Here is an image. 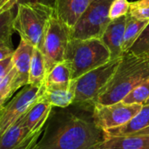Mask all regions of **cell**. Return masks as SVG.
Returning a JSON list of instances; mask_svg holds the SVG:
<instances>
[{
	"label": "cell",
	"instance_id": "1",
	"mask_svg": "<svg viewBox=\"0 0 149 149\" xmlns=\"http://www.w3.org/2000/svg\"><path fill=\"white\" fill-rule=\"evenodd\" d=\"M93 107H53L35 149H98L106 139L93 117Z\"/></svg>",
	"mask_w": 149,
	"mask_h": 149
},
{
	"label": "cell",
	"instance_id": "2",
	"mask_svg": "<svg viewBox=\"0 0 149 149\" xmlns=\"http://www.w3.org/2000/svg\"><path fill=\"white\" fill-rule=\"evenodd\" d=\"M149 77V58L125 52L111 79L100 92L96 104L111 105L121 101Z\"/></svg>",
	"mask_w": 149,
	"mask_h": 149
},
{
	"label": "cell",
	"instance_id": "3",
	"mask_svg": "<svg viewBox=\"0 0 149 149\" xmlns=\"http://www.w3.org/2000/svg\"><path fill=\"white\" fill-rule=\"evenodd\" d=\"M52 14L53 7L39 1L18 3L13 29L21 39L41 50L48 21Z\"/></svg>",
	"mask_w": 149,
	"mask_h": 149
},
{
	"label": "cell",
	"instance_id": "4",
	"mask_svg": "<svg viewBox=\"0 0 149 149\" xmlns=\"http://www.w3.org/2000/svg\"><path fill=\"white\" fill-rule=\"evenodd\" d=\"M110 60L109 50L99 38L70 39L65 56V61L71 69L72 80Z\"/></svg>",
	"mask_w": 149,
	"mask_h": 149
},
{
	"label": "cell",
	"instance_id": "5",
	"mask_svg": "<svg viewBox=\"0 0 149 149\" xmlns=\"http://www.w3.org/2000/svg\"><path fill=\"white\" fill-rule=\"evenodd\" d=\"M120 59L121 58L111 59L107 63L72 80L75 91L72 104L94 107L100 92L117 70Z\"/></svg>",
	"mask_w": 149,
	"mask_h": 149
},
{
	"label": "cell",
	"instance_id": "6",
	"mask_svg": "<svg viewBox=\"0 0 149 149\" xmlns=\"http://www.w3.org/2000/svg\"><path fill=\"white\" fill-rule=\"evenodd\" d=\"M113 0H93L76 24L71 29V39H100L111 20L109 8Z\"/></svg>",
	"mask_w": 149,
	"mask_h": 149
},
{
	"label": "cell",
	"instance_id": "7",
	"mask_svg": "<svg viewBox=\"0 0 149 149\" xmlns=\"http://www.w3.org/2000/svg\"><path fill=\"white\" fill-rule=\"evenodd\" d=\"M71 39V29L59 20L54 12L51 16L41 48L46 73L57 64L65 60V52Z\"/></svg>",
	"mask_w": 149,
	"mask_h": 149
},
{
	"label": "cell",
	"instance_id": "8",
	"mask_svg": "<svg viewBox=\"0 0 149 149\" xmlns=\"http://www.w3.org/2000/svg\"><path fill=\"white\" fill-rule=\"evenodd\" d=\"M45 85H27L11 100L0 107V139L42 97Z\"/></svg>",
	"mask_w": 149,
	"mask_h": 149
},
{
	"label": "cell",
	"instance_id": "9",
	"mask_svg": "<svg viewBox=\"0 0 149 149\" xmlns=\"http://www.w3.org/2000/svg\"><path fill=\"white\" fill-rule=\"evenodd\" d=\"M142 107L141 104H127L122 100L111 105L96 104L93 108V117L96 126L107 131L127 124Z\"/></svg>",
	"mask_w": 149,
	"mask_h": 149
},
{
	"label": "cell",
	"instance_id": "10",
	"mask_svg": "<svg viewBox=\"0 0 149 149\" xmlns=\"http://www.w3.org/2000/svg\"><path fill=\"white\" fill-rule=\"evenodd\" d=\"M23 115L0 139V149H35L42 134H31L25 128Z\"/></svg>",
	"mask_w": 149,
	"mask_h": 149
},
{
	"label": "cell",
	"instance_id": "11",
	"mask_svg": "<svg viewBox=\"0 0 149 149\" xmlns=\"http://www.w3.org/2000/svg\"><path fill=\"white\" fill-rule=\"evenodd\" d=\"M34 46L21 39L17 48L12 54L13 66L16 69L17 74L15 78V90L24 87L28 85L29 72L33 53Z\"/></svg>",
	"mask_w": 149,
	"mask_h": 149
},
{
	"label": "cell",
	"instance_id": "12",
	"mask_svg": "<svg viewBox=\"0 0 149 149\" xmlns=\"http://www.w3.org/2000/svg\"><path fill=\"white\" fill-rule=\"evenodd\" d=\"M54 15L72 29L93 0H53Z\"/></svg>",
	"mask_w": 149,
	"mask_h": 149
},
{
	"label": "cell",
	"instance_id": "13",
	"mask_svg": "<svg viewBox=\"0 0 149 149\" xmlns=\"http://www.w3.org/2000/svg\"><path fill=\"white\" fill-rule=\"evenodd\" d=\"M126 23L127 16L111 21L100 38L107 48L109 50L111 59L120 58L124 54L122 51V45Z\"/></svg>",
	"mask_w": 149,
	"mask_h": 149
},
{
	"label": "cell",
	"instance_id": "14",
	"mask_svg": "<svg viewBox=\"0 0 149 149\" xmlns=\"http://www.w3.org/2000/svg\"><path fill=\"white\" fill-rule=\"evenodd\" d=\"M52 107L45 100L40 99L24 117V124L31 134H42L46 121L52 110Z\"/></svg>",
	"mask_w": 149,
	"mask_h": 149
},
{
	"label": "cell",
	"instance_id": "15",
	"mask_svg": "<svg viewBox=\"0 0 149 149\" xmlns=\"http://www.w3.org/2000/svg\"><path fill=\"white\" fill-rule=\"evenodd\" d=\"M149 127V106L143 105L141 111L127 124L113 128L110 130L104 131L105 137H114V136H125L134 134L141 130H143Z\"/></svg>",
	"mask_w": 149,
	"mask_h": 149
},
{
	"label": "cell",
	"instance_id": "16",
	"mask_svg": "<svg viewBox=\"0 0 149 149\" xmlns=\"http://www.w3.org/2000/svg\"><path fill=\"white\" fill-rule=\"evenodd\" d=\"M98 149H149V136L131 134L106 138Z\"/></svg>",
	"mask_w": 149,
	"mask_h": 149
},
{
	"label": "cell",
	"instance_id": "17",
	"mask_svg": "<svg viewBox=\"0 0 149 149\" xmlns=\"http://www.w3.org/2000/svg\"><path fill=\"white\" fill-rule=\"evenodd\" d=\"M75 97L73 81L66 87H50L43 92L41 99L47 101L52 107L65 108L72 105Z\"/></svg>",
	"mask_w": 149,
	"mask_h": 149
},
{
	"label": "cell",
	"instance_id": "18",
	"mask_svg": "<svg viewBox=\"0 0 149 149\" xmlns=\"http://www.w3.org/2000/svg\"><path fill=\"white\" fill-rule=\"evenodd\" d=\"M72 72L66 61L54 65L45 75V86L50 87H66L72 83Z\"/></svg>",
	"mask_w": 149,
	"mask_h": 149
},
{
	"label": "cell",
	"instance_id": "19",
	"mask_svg": "<svg viewBox=\"0 0 149 149\" xmlns=\"http://www.w3.org/2000/svg\"><path fill=\"white\" fill-rule=\"evenodd\" d=\"M148 24L149 20H139L133 17L129 14L127 15V23L122 45L123 53L130 51Z\"/></svg>",
	"mask_w": 149,
	"mask_h": 149
},
{
	"label": "cell",
	"instance_id": "20",
	"mask_svg": "<svg viewBox=\"0 0 149 149\" xmlns=\"http://www.w3.org/2000/svg\"><path fill=\"white\" fill-rule=\"evenodd\" d=\"M45 75L46 69L43 53L39 49L34 47L29 72L28 85L42 86L45 83Z\"/></svg>",
	"mask_w": 149,
	"mask_h": 149
},
{
	"label": "cell",
	"instance_id": "21",
	"mask_svg": "<svg viewBox=\"0 0 149 149\" xmlns=\"http://www.w3.org/2000/svg\"><path fill=\"white\" fill-rule=\"evenodd\" d=\"M16 69L13 68L4 76L0 77V107H3L6 101L15 93V78Z\"/></svg>",
	"mask_w": 149,
	"mask_h": 149
},
{
	"label": "cell",
	"instance_id": "22",
	"mask_svg": "<svg viewBox=\"0 0 149 149\" xmlns=\"http://www.w3.org/2000/svg\"><path fill=\"white\" fill-rule=\"evenodd\" d=\"M149 99V77L133 89L122 100L127 104L144 105Z\"/></svg>",
	"mask_w": 149,
	"mask_h": 149
},
{
	"label": "cell",
	"instance_id": "23",
	"mask_svg": "<svg viewBox=\"0 0 149 149\" xmlns=\"http://www.w3.org/2000/svg\"><path fill=\"white\" fill-rule=\"evenodd\" d=\"M13 8L4 10L0 14V43L11 42L13 33Z\"/></svg>",
	"mask_w": 149,
	"mask_h": 149
},
{
	"label": "cell",
	"instance_id": "24",
	"mask_svg": "<svg viewBox=\"0 0 149 149\" xmlns=\"http://www.w3.org/2000/svg\"><path fill=\"white\" fill-rule=\"evenodd\" d=\"M128 14L139 20H149V0L131 2Z\"/></svg>",
	"mask_w": 149,
	"mask_h": 149
},
{
	"label": "cell",
	"instance_id": "25",
	"mask_svg": "<svg viewBox=\"0 0 149 149\" xmlns=\"http://www.w3.org/2000/svg\"><path fill=\"white\" fill-rule=\"evenodd\" d=\"M130 2L128 0H113L109 8V18L111 21L127 16L129 12Z\"/></svg>",
	"mask_w": 149,
	"mask_h": 149
},
{
	"label": "cell",
	"instance_id": "26",
	"mask_svg": "<svg viewBox=\"0 0 149 149\" xmlns=\"http://www.w3.org/2000/svg\"><path fill=\"white\" fill-rule=\"evenodd\" d=\"M149 51V24L146 29L142 31L140 38L137 39V41L134 44L132 48L130 49V52L137 55V56H142L145 55Z\"/></svg>",
	"mask_w": 149,
	"mask_h": 149
},
{
	"label": "cell",
	"instance_id": "27",
	"mask_svg": "<svg viewBox=\"0 0 149 149\" xmlns=\"http://www.w3.org/2000/svg\"><path fill=\"white\" fill-rule=\"evenodd\" d=\"M13 45L12 42H2L0 43V61L3 60L13 54Z\"/></svg>",
	"mask_w": 149,
	"mask_h": 149
},
{
	"label": "cell",
	"instance_id": "28",
	"mask_svg": "<svg viewBox=\"0 0 149 149\" xmlns=\"http://www.w3.org/2000/svg\"><path fill=\"white\" fill-rule=\"evenodd\" d=\"M13 68L12 56L0 61V77L6 75Z\"/></svg>",
	"mask_w": 149,
	"mask_h": 149
},
{
	"label": "cell",
	"instance_id": "29",
	"mask_svg": "<svg viewBox=\"0 0 149 149\" xmlns=\"http://www.w3.org/2000/svg\"><path fill=\"white\" fill-rule=\"evenodd\" d=\"M134 135H146V136H149V127L143 129V130H141L135 134H134Z\"/></svg>",
	"mask_w": 149,
	"mask_h": 149
},
{
	"label": "cell",
	"instance_id": "30",
	"mask_svg": "<svg viewBox=\"0 0 149 149\" xmlns=\"http://www.w3.org/2000/svg\"><path fill=\"white\" fill-rule=\"evenodd\" d=\"M145 56H146V57H148V58H149V51L147 52V53H146V54H145Z\"/></svg>",
	"mask_w": 149,
	"mask_h": 149
},
{
	"label": "cell",
	"instance_id": "31",
	"mask_svg": "<svg viewBox=\"0 0 149 149\" xmlns=\"http://www.w3.org/2000/svg\"><path fill=\"white\" fill-rule=\"evenodd\" d=\"M144 105H148V106H149V99L148 100H147V101H146V103H145Z\"/></svg>",
	"mask_w": 149,
	"mask_h": 149
},
{
	"label": "cell",
	"instance_id": "32",
	"mask_svg": "<svg viewBox=\"0 0 149 149\" xmlns=\"http://www.w3.org/2000/svg\"><path fill=\"white\" fill-rule=\"evenodd\" d=\"M20 2H21V1H20V0H19V3H20Z\"/></svg>",
	"mask_w": 149,
	"mask_h": 149
}]
</instances>
